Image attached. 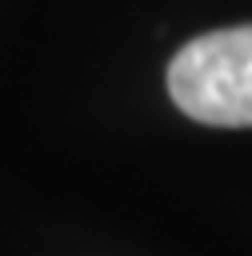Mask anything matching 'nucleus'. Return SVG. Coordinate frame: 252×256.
<instances>
[{
    "mask_svg": "<svg viewBox=\"0 0 252 256\" xmlns=\"http://www.w3.org/2000/svg\"><path fill=\"white\" fill-rule=\"evenodd\" d=\"M172 104L212 128H252V24L188 40L168 64Z\"/></svg>",
    "mask_w": 252,
    "mask_h": 256,
    "instance_id": "nucleus-1",
    "label": "nucleus"
}]
</instances>
